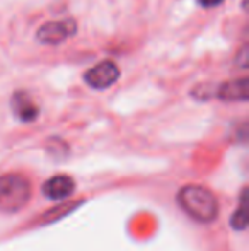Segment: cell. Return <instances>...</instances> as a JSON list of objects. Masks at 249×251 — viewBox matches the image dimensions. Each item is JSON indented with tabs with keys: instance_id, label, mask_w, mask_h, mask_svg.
<instances>
[{
	"instance_id": "6da1fadb",
	"label": "cell",
	"mask_w": 249,
	"mask_h": 251,
	"mask_svg": "<svg viewBox=\"0 0 249 251\" xmlns=\"http://www.w3.org/2000/svg\"><path fill=\"white\" fill-rule=\"evenodd\" d=\"M180 205L189 217L198 222H212L219 214V201L210 190L188 185L178 195Z\"/></svg>"
},
{
	"instance_id": "7a4b0ae2",
	"label": "cell",
	"mask_w": 249,
	"mask_h": 251,
	"mask_svg": "<svg viewBox=\"0 0 249 251\" xmlns=\"http://www.w3.org/2000/svg\"><path fill=\"white\" fill-rule=\"evenodd\" d=\"M31 197V183L21 175L0 176V208L17 212L27 203Z\"/></svg>"
},
{
	"instance_id": "3957f363",
	"label": "cell",
	"mask_w": 249,
	"mask_h": 251,
	"mask_svg": "<svg viewBox=\"0 0 249 251\" xmlns=\"http://www.w3.org/2000/svg\"><path fill=\"white\" fill-rule=\"evenodd\" d=\"M120 79V69L114 62H101L84 74V80L92 89H108Z\"/></svg>"
},
{
	"instance_id": "277c9868",
	"label": "cell",
	"mask_w": 249,
	"mask_h": 251,
	"mask_svg": "<svg viewBox=\"0 0 249 251\" xmlns=\"http://www.w3.org/2000/svg\"><path fill=\"white\" fill-rule=\"evenodd\" d=\"M75 21L73 19H65V21H51L46 23L38 29V41L46 45H58L63 43L65 40H68L73 33H75Z\"/></svg>"
},
{
	"instance_id": "5b68a950",
	"label": "cell",
	"mask_w": 249,
	"mask_h": 251,
	"mask_svg": "<svg viewBox=\"0 0 249 251\" xmlns=\"http://www.w3.org/2000/svg\"><path fill=\"white\" fill-rule=\"evenodd\" d=\"M72 192H73L72 178L63 176V175L53 176V178H50L43 185L45 197H48V199H51V200H63L72 195Z\"/></svg>"
},
{
	"instance_id": "8992f818",
	"label": "cell",
	"mask_w": 249,
	"mask_h": 251,
	"mask_svg": "<svg viewBox=\"0 0 249 251\" xmlns=\"http://www.w3.org/2000/svg\"><path fill=\"white\" fill-rule=\"evenodd\" d=\"M12 109L14 115L21 122H34L40 115V108L34 104V101L26 93H16L12 96Z\"/></svg>"
},
{
	"instance_id": "52a82bcc",
	"label": "cell",
	"mask_w": 249,
	"mask_h": 251,
	"mask_svg": "<svg viewBox=\"0 0 249 251\" xmlns=\"http://www.w3.org/2000/svg\"><path fill=\"white\" fill-rule=\"evenodd\" d=\"M217 96L219 100L224 101H246L248 100V80L237 79L226 82L217 89Z\"/></svg>"
},
{
	"instance_id": "ba28073f",
	"label": "cell",
	"mask_w": 249,
	"mask_h": 251,
	"mask_svg": "<svg viewBox=\"0 0 249 251\" xmlns=\"http://www.w3.org/2000/svg\"><path fill=\"white\" fill-rule=\"evenodd\" d=\"M244 203H246V200H244V197H243V201H241L239 210L234 212L232 221H230V222H232L234 229H244V227H246L248 219H246V207H244Z\"/></svg>"
},
{
	"instance_id": "9c48e42d",
	"label": "cell",
	"mask_w": 249,
	"mask_h": 251,
	"mask_svg": "<svg viewBox=\"0 0 249 251\" xmlns=\"http://www.w3.org/2000/svg\"><path fill=\"white\" fill-rule=\"evenodd\" d=\"M224 0H198V3L205 9H212V7H219Z\"/></svg>"
}]
</instances>
